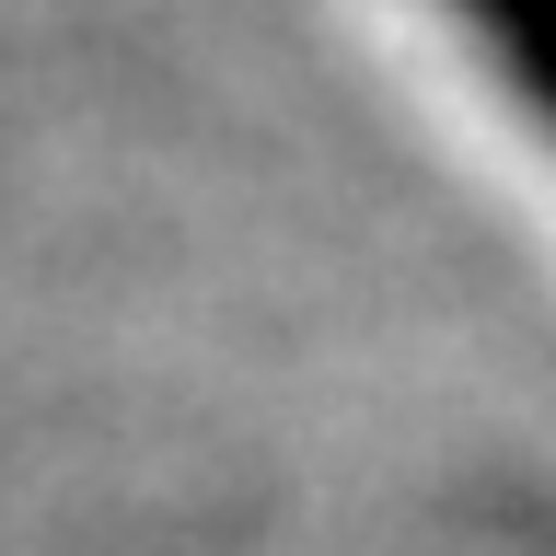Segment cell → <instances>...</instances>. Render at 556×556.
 I'll return each instance as SVG.
<instances>
[{
  "instance_id": "obj_1",
  "label": "cell",
  "mask_w": 556,
  "mask_h": 556,
  "mask_svg": "<svg viewBox=\"0 0 556 556\" xmlns=\"http://www.w3.org/2000/svg\"><path fill=\"white\" fill-rule=\"evenodd\" d=\"M441 12L486 47V70L510 81V104L556 139V0H441Z\"/></svg>"
}]
</instances>
